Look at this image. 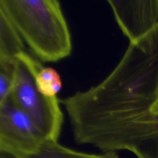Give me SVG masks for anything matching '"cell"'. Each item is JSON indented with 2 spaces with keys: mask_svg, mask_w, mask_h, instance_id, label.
<instances>
[{
  "mask_svg": "<svg viewBox=\"0 0 158 158\" xmlns=\"http://www.w3.org/2000/svg\"><path fill=\"white\" fill-rule=\"evenodd\" d=\"M0 10L41 61L57 62L72 52L71 35L56 0H0Z\"/></svg>",
  "mask_w": 158,
  "mask_h": 158,
  "instance_id": "obj_2",
  "label": "cell"
},
{
  "mask_svg": "<svg viewBox=\"0 0 158 158\" xmlns=\"http://www.w3.org/2000/svg\"><path fill=\"white\" fill-rule=\"evenodd\" d=\"M39 91L47 97H57L62 89V80L56 70L51 67H42L35 76Z\"/></svg>",
  "mask_w": 158,
  "mask_h": 158,
  "instance_id": "obj_9",
  "label": "cell"
},
{
  "mask_svg": "<svg viewBox=\"0 0 158 158\" xmlns=\"http://www.w3.org/2000/svg\"><path fill=\"white\" fill-rule=\"evenodd\" d=\"M15 60V80L9 97L32 119L48 140L58 141L63 114L57 97H46L37 88L35 76L43 66L26 51L17 56Z\"/></svg>",
  "mask_w": 158,
  "mask_h": 158,
  "instance_id": "obj_4",
  "label": "cell"
},
{
  "mask_svg": "<svg viewBox=\"0 0 158 158\" xmlns=\"http://www.w3.org/2000/svg\"><path fill=\"white\" fill-rule=\"evenodd\" d=\"M148 96H158V29L130 43L117 66L99 84L61 103L76 134L118 117Z\"/></svg>",
  "mask_w": 158,
  "mask_h": 158,
  "instance_id": "obj_1",
  "label": "cell"
},
{
  "mask_svg": "<svg viewBox=\"0 0 158 158\" xmlns=\"http://www.w3.org/2000/svg\"><path fill=\"white\" fill-rule=\"evenodd\" d=\"M104 153L127 151L137 158H158V99L123 120L81 139Z\"/></svg>",
  "mask_w": 158,
  "mask_h": 158,
  "instance_id": "obj_3",
  "label": "cell"
},
{
  "mask_svg": "<svg viewBox=\"0 0 158 158\" xmlns=\"http://www.w3.org/2000/svg\"><path fill=\"white\" fill-rule=\"evenodd\" d=\"M107 3L130 43L141 41L158 29V0H108Z\"/></svg>",
  "mask_w": 158,
  "mask_h": 158,
  "instance_id": "obj_6",
  "label": "cell"
},
{
  "mask_svg": "<svg viewBox=\"0 0 158 158\" xmlns=\"http://www.w3.org/2000/svg\"><path fill=\"white\" fill-rule=\"evenodd\" d=\"M47 140L32 119L10 97L0 103V153L35 152Z\"/></svg>",
  "mask_w": 158,
  "mask_h": 158,
  "instance_id": "obj_5",
  "label": "cell"
},
{
  "mask_svg": "<svg viewBox=\"0 0 158 158\" xmlns=\"http://www.w3.org/2000/svg\"><path fill=\"white\" fill-rule=\"evenodd\" d=\"M102 158H120V157L117 152H109L102 154Z\"/></svg>",
  "mask_w": 158,
  "mask_h": 158,
  "instance_id": "obj_11",
  "label": "cell"
},
{
  "mask_svg": "<svg viewBox=\"0 0 158 158\" xmlns=\"http://www.w3.org/2000/svg\"><path fill=\"white\" fill-rule=\"evenodd\" d=\"M23 52L24 44L21 35L0 10V60H14Z\"/></svg>",
  "mask_w": 158,
  "mask_h": 158,
  "instance_id": "obj_8",
  "label": "cell"
},
{
  "mask_svg": "<svg viewBox=\"0 0 158 158\" xmlns=\"http://www.w3.org/2000/svg\"><path fill=\"white\" fill-rule=\"evenodd\" d=\"M16 74V60H0V103L12 92Z\"/></svg>",
  "mask_w": 158,
  "mask_h": 158,
  "instance_id": "obj_10",
  "label": "cell"
},
{
  "mask_svg": "<svg viewBox=\"0 0 158 158\" xmlns=\"http://www.w3.org/2000/svg\"><path fill=\"white\" fill-rule=\"evenodd\" d=\"M0 158H102V154L75 151L60 144L58 141L47 140L35 152L23 154L0 153Z\"/></svg>",
  "mask_w": 158,
  "mask_h": 158,
  "instance_id": "obj_7",
  "label": "cell"
}]
</instances>
